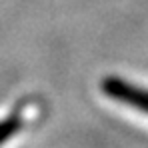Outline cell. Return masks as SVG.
Segmentation results:
<instances>
[{
  "mask_svg": "<svg viewBox=\"0 0 148 148\" xmlns=\"http://www.w3.org/2000/svg\"><path fill=\"white\" fill-rule=\"evenodd\" d=\"M102 90L110 96V98L118 100L126 106H132V108H138L142 112L148 114V90L146 88H140V86H134L130 82H126L118 76H108L102 80Z\"/></svg>",
  "mask_w": 148,
  "mask_h": 148,
  "instance_id": "cell-1",
  "label": "cell"
},
{
  "mask_svg": "<svg viewBox=\"0 0 148 148\" xmlns=\"http://www.w3.org/2000/svg\"><path fill=\"white\" fill-rule=\"evenodd\" d=\"M22 124H24V120H22V116H20L18 112H14L10 118L2 120V122H0V144H2V142H6L8 138H12V136H14V132H16Z\"/></svg>",
  "mask_w": 148,
  "mask_h": 148,
  "instance_id": "cell-2",
  "label": "cell"
}]
</instances>
